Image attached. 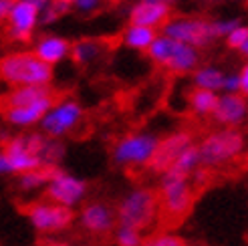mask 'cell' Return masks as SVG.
Returning a JSON list of instances; mask_svg holds the SVG:
<instances>
[{
	"instance_id": "cell-1",
	"label": "cell",
	"mask_w": 248,
	"mask_h": 246,
	"mask_svg": "<svg viewBox=\"0 0 248 246\" xmlns=\"http://www.w3.org/2000/svg\"><path fill=\"white\" fill-rule=\"evenodd\" d=\"M0 79L10 85H48L53 69L36 53H12L0 59Z\"/></svg>"
},
{
	"instance_id": "cell-2",
	"label": "cell",
	"mask_w": 248,
	"mask_h": 246,
	"mask_svg": "<svg viewBox=\"0 0 248 246\" xmlns=\"http://www.w3.org/2000/svg\"><path fill=\"white\" fill-rule=\"evenodd\" d=\"M157 210V196L150 190L133 192L129 198L119 208V222L121 226H129L135 230H141L152 224Z\"/></svg>"
},
{
	"instance_id": "cell-3",
	"label": "cell",
	"mask_w": 248,
	"mask_h": 246,
	"mask_svg": "<svg viewBox=\"0 0 248 246\" xmlns=\"http://www.w3.org/2000/svg\"><path fill=\"white\" fill-rule=\"evenodd\" d=\"M242 143H244L242 135L234 129L212 133L200 145V162L206 166L222 164V162H226V159L236 155L242 150Z\"/></svg>"
},
{
	"instance_id": "cell-4",
	"label": "cell",
	"mask_w": 248,
	"mask_h": 246,
	"mask_svg": "<svg viewBox=\"0 0 248 246\" xmlns=\"http://www.w3.org/2000/svg\"><path fill=\"white\" fill-rule=\"evenodd\" d=\"M164 198H162V220L168 224H180L190 212L194 196L188 188L186 180H176V182H164Z\"/></svg>"
},
{
	"instance_id": "cell-5",
	"label": "cell",
	"mask_w": 248,
	"mask_h": 246,
	"mask_svg": "<svg viewBox=\"0 0 248 246\" xmlns=\"http://www.w3.org/2000/svg\"><path fill=\"white\" fill-rule=\"evenodd\" d=\"M164 31L171 39L182 41L192 46H206L208 43H212V39H216V34L212 31V22L198 20V18L171 20L164 27Z\"/></svg>"
},
{
	"instance_id": "cell-6",
	"label": "cell",
	"mask_w": 248,
	"mask_h": 246,
	"mask_svg": "<svg viewBox=\"0 0 248 246\" xmlns=\"http://www.w3.org/2000/svg\"><path fill=\"white\" fill-rule=\"evenodd\" d=\"M192 143V135L190 133H173L164 141H159L155 145V150L150 157V168L154 171H168L170 166L184 154V150H188Z\"/></svg>"
},
{
	"instance_id": "cell-7",
	"label": "cell",
	"mask_w": 248,
	"mask_h": 246,
	"mask_svg": "<svg viewBox=\"0 0 248 246\" xmlns=\"http://www.w3.org/2000/svg\"><path fill=\"white\" fill-rule=\"evenodd\" d=\"M31 222L39 230H61L73 222V210L65 206H46V204H32L27 208Z\"/></svg>"
},
{
	"instance_id": "cell-8",
	"label": "cell",
	"mask_w": 248,
	"mask_h": 246,
	"mask_svg": "<svg viewBox=\"0 0 248 246\" xmlns=\"http://www.w3.org/2000/svg\"><path fill=\"white\" fill-rule=\"evenodd\" d=\"M39 15H41L39 6H34L32 2H29V0H18V2H15V6H12L10 15H8L12 39L22 41V43L31 41L32 29H34Z\"/></svg>"
},
{
	"instance_id": "cell-9",
	"label": "cell",
	"mask_w": 248,
	"mask_h": 246,
	"mask_svg": "<svg viewBox=\"0 0 248 246\" xmlns=\"http://www.w3.org/2000/svg\"><path fill=\"white\" fill-rule=\"evenodd\" d=\"M157 141L152 135H133V138L123 139L117 150H115V159L117 162H133V164H141V162H150V157L155 150Z\"/></svg>"
},
{
	"instance_id": "cell-10",
	"label": "cell",
	"mask_w": 248,
	"mask_h": 246,
	"mask_svg": "<svg viewBox=\"0 0 248 246\" xmlns=\"http://www.w3.org/2000/svg\"><path fill=\"white\" fill-rule=\"evenodd\" d=\"M170 18V2L166 0H141L129 12L131 24H141V27H157Z\"/></svg>"
},
{
	"instance_id": "cell-11",
	"label": "cell",
	"mask_w": 248,
	"mask_h": 246,
	"mask_svg": "<svg viewBox=\"0 0 248 246\" xmlns=\"http://www.w3.org/2000/svg\"><path fill=\"white\" fill-rule=\"evenodd\" d=\"M53 89L48 85H22V87L0 95V113L8 111L12 107H22L34 103L39 99H45V97H53Z\"/></svg>"
},
{
	"instance_id": "cell-12",
	"label": "cell",
	"mask_w": 248,
	"mask_h": 246,
	"mask_svg": "<svg viewBox=\"0 0 248 246\" xmlns=\"http://www.w3.org/2000/svg\"><path fill=\"white\" fill-rule=\"evenodd\" d=\"M83 194H85V182L73 178V176H67V174H61L48 184L46 198H53L59 204L69 206V204L79 202Z\"/></svg>"
},
{
	"instance_id": "cell-13",
	"label": "cell",
	"mask_w": 248,
	"mask_h": 246,
	"mask_svg": "<svg viewBox=\"0 0 248 246\" xmlns=\"http://www.w3.org/2000/svg\"><path fill=\"white\" fill-rule=\"evenodd\" d=\"M81 117V107L77 103H63V105H59L55 111H51L48 115H45L43 119V129L48 131L51 135H61V133H65L69 131L75 123L79 121Z\"/></svg>"
},
{
	"instance_id": "cell-14",
	"label": "cell",
	"mask_w": 248,
	"mask_h": 246,
	"mask_svg": "<svg viewBox=\"0 0 248 246\" xmlns=\"http://www.w3.org/2000/svg\"><path fill=\"white\" fill-rule=\"evenodd\" d=\"M53 103H55V95L45 97V99H39L29 105H22V107H12L8 111H4L2 115L10 123H15V125H31V123L43 119L48 109L53 107Z\"/></svg>"
},
{
	"instance_id": "cell-15",
	"label": "cell",
	"mask_w": 248,
	"mask_h": 246,
	"mask_svg": "<svg viewBox=\"0 0 248 246\" xmlns=\"http://www.w3.org/2000/svg\"><path fill=\"white\" fill-rule=\"evenodd\" d=\"M246 115V101L240 95H224L222 99H218V105L214 109V117L220 123H238Z\"/></svg>"
},
{
	"instance_id": "cell-16",
	"label": "cell",
	"mask_w": 248,
	"mask_h": 246,
	"mask_svg": "<svg viewBox=\"0 0 248 246\" xmlns=\"http://www.w3.org/2000/svg\"><path fill=\"white\" fill-rule=\"evenodd\" d=\"M200 162V147H188L184 150V154L170 166V169L166 171L164 182H176V180H186L190 176V171L196 168V164Z\"/></svg>"
},
{
	"instance_id": "cell-17",
	"label": "cell",
	"mask_w": 248,
	"mask_h": 246,
	"mask_svg": "<svg viewBox=\"0 0 248 246\" xmlns=\"http://www.w3.org/2000/svg\"><path fill=\"white\" fill-rule=\"evenodd\" d=\"M83 226L91 232H97V234H105V232L113 226V218H111L105 206L93 204L83 210Z\"/></svg>"
},
{
	"instance_id": "cell-18",
	"label": "cell",
	"mask_w": 248,
	"mask_h": 246,
	"mask_svg": "<svg viewBox=\"0 0 248 246\" xmlns=\"http://www.w3.org/2000/svg\"><path fill=\"white\" fill-rule=\"evenodd\" d=\"M71 51V45L69 41L65 39H59V36H46V39H43L39 45H36V55H39L45 63L53 65L57 63V61H61L67 53Z\"/></svg>"
},
{
	"instance_id": "cell-19",
	"label": "cell",
	"mask_w": 248,
	"mask_h": 246,
	"mask_svg": "<svg viewBox=\"0 0 248 246\" xmlns=\"http://www.w3.org/2000/svg\"><path fill=\"white\" fill-rule=\"evenodd\" d=\"M198 63V55L192 48V45H186L182 41H176V46H173V53L168 61V69L178 71V73H186L190 71L194 65Z\"/></svg>"
},
{
	"instance_id": "cell-20",
	"label": "cell",
	"mask_w": 248,
	"mask_h": 246,
	"mask_svg": "<svg viewBox=\"0 0 248 246\" xmlns=\"http://www.w3.org/2000/svg\"><path fill=\"white\" fill-rule=\"evenodd\" d=\"M103 48V43L97 41V39H81L77 43L71 45V59L75 61L77 65H85L89 63V61H93L99 53H101Z\"/></svg>"
},
{
	"instance_id": "cell-21",
	"label": "cell",
	"mask_w": 248,
	"mask_h": 246,
	"mask_svg": "<svg viewBox=\"0 0 248 246\" xmlns=\"http://www.w3.org/2000/svg\"><path fill=\"white\" fill-rule=\"evenodd\" d=\"M190 105L196 113H202V115H208V113H214V109L218 105V97L214 95L212 89H204V87H198L194 89L190 95Z\"/></svg>"
},
{
	"instance_id": "cell-22",
	"label": "cell",
	"mask_w": 248,
	"mask_h": 246,
	"mask_svg": "<svg viewBox=\"0 0 248 246\" xmlns=\"http://www.w3.org/2000/svg\"><path fill=\"white\" fill-rule=\"evenodd\" d=\"M155 41L154 27H141V24H131L125 31V45L131 48H150Z\"/></svg>"
},
{
	"instance_id": "cell-23",
	"label": "cell",
	"mask_w": 248,
	"mask_h": 246,
	"mask_svg": "<svg viewBox=\"0 0 248 246\" xmlns=\"http://www.w3.org/2000/svg\"><path fill=\"white\" fill-rule=\"evenodd\" d=\"M224 79H226V77L222 75L218 69H202V71H198L196 77H194V81H196L198 87L212 89V91L224 87Z\"/></svg>"
},
{
	"instance_id": "cell-24",
	"label": "cell",
	"mask_w": 248,
	"mask_h": 246,
	"mask_svg": "<svg viewBox=\"0 0 248 246\" xmlns=\"http://www.w3.org/2000/svg\"><path fill=\"white\" fill-rule=\"evenodd\" d=\"M61 157H63V145L53 141V139H46L43 141V147L39 152V159L41 164H59Z\"/></svg>"
},
{
	"instance_id": "cell-25",
	"label": "cell",
	"mask_w": 248,
	"mask_h": 246,
	"mask_svg": "<svg viewBox=\"0 0 248 246\" xmlns=\"http://www.w3.org/2000/svg\"><path fill=\"white\" fill-rule=\"evenodd\" d=\"M69 8H71V4H67V2H61V0H51V2H48L41 10V22L43 24H51V22H55L57 18H61L63 15H67Z\"/></svg>"
},
{
	"instance_id": "cell-26",
	"label": "cell",
	"mask_w": 248,
	"mask_h": 246,
	"mask_svg": "<svg viewBox=\"0 0 248 246\" xmlns=\"http://www.w3.org/2000/svg\"><path fill=\"white\" fill-rule=\"evenodd\" d=\"M143 246H188V242L173 234H157V236L147 238Z\"/></svg>"
},
{
	"instance_id": "cell-27",
	"label": "cell",
	"mask_w": 248,
	"mask_h": 246,
	"mask_svg": "<svg viewBox=\"0 0 248 246\" xmlns=\"http://www.w3.org/2000/svg\"><path fill=\"white\" fill-rule=\"evenodd\" d=\"M117 242L119 246H140L141 244V238L138 234L135 228H129V226H123L117 234Z\"/></svg>"
},
{
	"instance_id": "cell-28",
	"label": "cell",
	"mask_w": 248,
	"mask_h": 246,
	"mask_svg": "<svg viewBox=\"0 0 248 246\" xmlns=\"http://www.w3.org/2000/svg\"><path fill=\"white\" fill-rule=\"evenodd\" d=\"M248 39V27H236L230 34H226V43L230 48H240Z\"/></svg>"
},
{
	"instance_id": "cell-29",
	"label": "cell",
	"mask_w": 248,
	"mask_h": 246,
	"mask_svg": "<svg viewBox=\"0 0 248 246\" xmlns=\"http://www.w3.org/2000/svg\"><path fill=\"white\" fill-rule=\"evenodd\" d=\"M236 27H240V20H220V22H212V31H214L216 36L230 34Z\"/></svg>"
},
{
	"instance_id": "cell-30",
	"label": "cell",
	"mask_w": 248,
	"mask_h": 246,
	"mask_svg": "<svg viewBox=\"0 0 248 246\" xmlns=\"http://www.w3.org/2000/svg\"><path fill=\"white\" fill-rule=\"evenodd\" d=\"M222 89H226V91H230V93L238 91V89H240V77H236V75L226 77V79H224V87H222Z\"/></svg>"
},
{
	"instance_id": "cell-31",
	"label": "cell",
	"mask_w": 248,
	"mask_h": 246,
	"mask_svg": "<svg viewBox=\"0 0 248 246\" xmlns=\"http://www.w3.org/2000/svg\"><path fill=\"white\" fill-rule=\"evenodd\" d=\"M12 6H15V0H0V20L8 18Z\"/></svg>"
},
{
	"instance_id": "cell-32",
	"label": "cell",
	"mask_w": 248,
	"mask_h": 246,
	"mask_svg": "<svg viewBox=\"0 0 248 246\" xmlns=\"http://www.w3.org/2000/svg\"><path fill=\"white\" fill-rule=\"evenodd\" d=\"M240 91L244 93V95H248V65L242 69V73H240Z\"/></svg>"
},
{
	"instance_id": "cell-33",
	"label": "cell",
	"mask_w": 248,
	"mask_h": 246,
	"mask_svg": "<svg viewBox=\"0 0 248 246\" xmlns=\"http://www.w3.org/2000/svg\"><path fill=\"white\" fill-rule=\"evenodd\" d=\"M81 10H91V8H95L97 4H99V0H77L75 2Z\"/></svg>"
},
{
	"instance_id": "cell-34",
	"label": "cell",
	"mask_w": 248,
	"mask_h": 246,
	"mask_svg": "<svg viewBox=\"0 0 248 246\" xmlns=\"http://www.w3.org/2000/svg\"><path fill=\"white\" fill-rule=\"evenodd\" d=\"M4 171H12V169H10L6 154H0V174H4Z\"/></svg>"
},
{
	"instance_id": "cell-35",
	"label": "cell",
	"mask_w": 248,
	"mask_h": 246,
	"mask_svg": "<svg viewBox=\"0 0 248 246\" xmlns=\"http://www.w3.org/2000/svg\"><path fill=\"white\" fill-rule=\"evenodd\" d=\"M29 2H32L34 6H39V10H43V8H45L48 2H51V0H29Z\"/></svg>"
},
{
	"instance_id": "cell-36",
	"label": "cell",
	"mask_w": 248,
	"mask_h": 246,
	"mask_svg": "<svg viewBox=\"0 0 248 246\" xmlns=\"http://www.w3.org/2000/svg\"><path fill=\"white\" fill-rule=\"evenodd\" d=\"M240 51H242V53H244V55L248 57V39H246V41H244V45L240 46Z\"/></svg>"
},
{
	"instance_id": "cell-37",
	"label": "cell",
	"mask_w": 248,
	"mask_h": 246,
	"mask_svg": "<svg viewBox=\"0 0 248 246\" xmlns=\"http://www.w3.org/2000/svg\"><path fill=\"white\" fill-rule=\"evenodd\" d=\"M46 246H71L67 242H51V244H46Z\"/></svg>"
},
{
	"instance_id": "cell-38",
	"label": "cell",
	"mask_w": 248,
	"mask_h": 246,
	"mask_svg": "<svg viewBox=\"0 0 248 246\" xmlns=\"http://www.w3.org/2000/svg\"><path fill=\"white\" fill-rule=\"evenodd\" d=\"M61 2H67V4H73V2H77V0H61Z\"/></svg>"
},
{
	"instance_id": "cell-39",
	"label": "cell",
	"mask_w": 248,
	"mask_h": 246,
	"mask_svg": "<svg viewBox=\"0 0 248 246\" xmlns=\"http://www.w3.org/2000/svg\"><path fill=\"white\" fill-rule=\"evenodd\" d=\"M246 8H248V0H246Z\"/></svg>"
}]
</instances>
